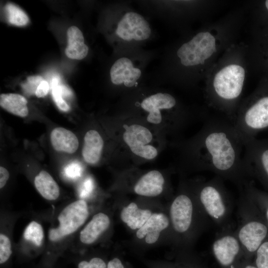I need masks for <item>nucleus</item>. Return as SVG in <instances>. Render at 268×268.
Instances as JSON below:
<instances>
[{
  "label": "nucleus",
  "instance_id": "36",
  "mask_svg": "<svg viewBox=\"0 0 268 268\" xmlns=\"http://www.w3.org/2000/svg\"><path fill=\"white\" fill-rule=\"evenodd\" d=\"M244 268H257L256 266H254L251 265H246Z\"/></svg>",
  "mask_w": 268,
  "mask_h": 268
},
{
  "label": "nucleus",
  "instance_id": "30",
  "mask_svg": "<svg viewBox=\"0 0 268 268\" xmlns=\"http://www.w3.org/2000/svg\"><path fill=\"white\" fill-rule=\"evenodd\" d=\"M43 80L42 77L39 75L30 76L27 78L26 82L22 84V87L26 93L35 94L38 85Z\"/></svg>",
  "mask_w": 268,
  "mask_h": 268
},
{
  "label": "nucleus",
  "instance_id": "2",
  "mask_svg": "<svg viewBox=\"0 0 268 268\" xmlns=\"http://www.w3.org/2000/svg\"><path fill=\"white\" fill-rule=\"evenodd\" d=\"M223 180L215 176L209 180L197 181L192 190L201 209L221 230L231 228L232 199Z\"/></svg>",
  "mask_w": 268,
  "mask_h": 268
},
{
  "label": "nucleus",
  "instance_id": "33",
  "mask_svg": "<svg viewBox=\"0 0 268 268\" xmlns=\"http://www.w3.org/2000/svg\"><path fill=\"white\" fill-rule=\"evenodd\" d=\"M50 89V85L49 83L43 80L38 85L35 91V95L38 97H44L47 95Z\"/></svg>",
  "mask_w": 268,
  "mask_h": 268
},
{
  "label": "nucleus",
  "instance_id": "24",
  "mask_svg": "<svg viewBox=\"0 0 268 268\" xmlns=\"http://www.w3.org/2000/svg\"><path fill=\"white\" fill-rule=\"evenodd\" d=\"M5 10L8 22L16 26H24L29 22L26 13L15 4L8 2L5 6Z\"/></svg>",
  "mask_w": 268,
  "mask_h": 268
},
{
  "label": "nucleus",
  "instance_id": "32",
  "mask_svg": "<svg viewBox=\"0 0 268 268\" xmlns=\"http://www.w3.org/2000/svg\"><path fill=\"white\" fill-rule=\"evenodd\" d=\"M93 189V182L90 178L84 180L81 184L79 190V197L82 199L87 197L91 193Z\"/></svg>",
  "mask_w": 268,
  "mask_h": 268
},
{
  "label": "nucleus",
  "instance_id": "34",
  "mask_svg": "<svg viewBox=\"0 0 268 268\" xmlns=\"http://www.w3.org/2000/svg\"><path fill=\"white\" fill-rule=\"evenodd\" d=\"M9 177L7 170L2 166L0 167V188H2L6 184Z\"/></svg>",
  "mask_w": 268,
  "mask_h": 268
},
{
  "label": "nucleus",
  "instance_id": "12",
  "mask_svg": "<svg viewBox=\"0 0 268 268\" xmlns=\"http://www.w3.org/2000/svg\"><path fill=\"white\" fill-rule=\"evenodd\" d=\"M213 254L223 267L235 268L236 258L243 254L241 245L231 228L221 230L212 244Z\"/></svg>",
  "mask_w": 268,
  "mask_h": 268
},
{
  "label": "nucleus",
  "instance_id": "35",
  "mask_svg": "<svg viewBox=\"0 0 268 268\" xmlns=\"http://www.w3.org/2000/svg\"><path fill=\"white\" fill-rule=\"evenodd\" d=\"M107 268H125V267L119 259L115 258L108 262Z\"/></svg>",
  "mask_w": 268,
  "mask_h": 268
},
{
  "label": "nucleus",
  "instance_id": "5",
  "mask_svg": "<svg viewBox=\"0 0 268 268\" xmlns=\"http://www.w3.org/2000/svg\"><path fill=\"white\" fill-rule=\"evenodd\" d=\"M121 139L134 156L147 160L155 158L159 151L157 136L145 125L137 122H128L121 128Z\"/></svg>",
  "mask_w": 268,
  "mask_h": 268
},
{
  "label": "nucleus",
  "instance_id": "19",
  "mask_svg": "<svg viewBox=\"0 0 268 268\" xmlns=\"http://www.w3.org/2000/svg\"><path fill=\"white\" fill-rule=\"evenodd\" d=\"M50 140L56 150L67 153L75 152L79 145L75 134L70 131L62 127L56 128L52 130Z\"/></svg>",
  "mask_w": 268,
  "mask_h": 268
},
{
  "label": "nucleus",
  "instance_id": "21",
  "mask_svg": "<svg viewBox=\"0 0 268 268\" xmlns=\"http://www.w3.org/2000/svg\"><path fill=\"white\" fill-rule=\"evenodd\" d=\"M152 213L147 209H140L134 202L124 207L121 212V218L131 229L141 228Z\"/></svg>",
  "mask_w": 268,
  "mask_h": 268
},
{
  "label": "nucleus",
  "instance_id": "26",
  "mask_svg": "<svg viewBox=\"0 0 268 268\" xmlns=\"http://www.w3.org/2000/svg\"><path fill=\"white\" fill-rule=\"evenodd\" d=\"M51 87L53 99L58 107L62 111L67 112L70 108L67 103L63 99L62 95V87L60 83L58 77H54L51 81Z\"/></svg>",
  "mask_w": 268,
  "mask_h": 268
},
{
  "label": "nucleus",
  "instance_id": "28",
  "mask_svg": "<svg viewBox=\"0 0 268 268\" xmlns=\"http://www.w3.org/2000/svg\"><path fill=\"white\" fill-rule=\"evenodd\" d=\"M12 254L11 244L9 238L3 233L0 234V263H5Z\"/></svg>",
  "mask_w": 268,
  "mask_h": 268
},
{
  "label": "nucleus",
  "instance_id": "3",
  "mask_svg": "<svg viewBox=\"0 0 268 268\" xmlns=\"http://www.w3.org/2000/svg\"><path fill=\"white\" fill-rule=\"evenodd\" d=\"M239 201V224L234 233L243 254L250 255L257 250L268 237V225L260 211L243 191Z\"/></svg>",
  "mask_w": 268,
  "mask_h": 268
},
{
  "label": "nucleus",
  "instance_id": "11",
  "mask_svg": "<svg viewBox=\"0 0 268 268\" xmlns=\"http://www.w3.org/2000/svg\"><path fill=\"white\" fill-rule=\"evenodd\" d=\"M177 101L172 95L159 92L144 98L140 106L145 113L147 122L153 126H161L167 124L165 114L175 109Z\"/></svg>",
  "mask_w": 268,
  "mask_h": 268
},
{
  "label": "nucleus",
  "instance_id": "13",
  "mask_svg": "<svg viewBox=\"0 0 268 268\" xmlns=\"http://www.w3.org/2000/svg\"><path fill=\"white\" fill-rule=\"evenodd\" d=\"M151 30L148 22L140 14L133 11L126 12L119 21L116 35L126 41H140L148 39Z\"/></svg>",
  "mask_w": 268,
  "mask_h": 268
},
{
  "label": "nucleus",
  "instance_id": "18",
  "mask_svg": "<svg viewBox=\"0 0 268 268\" xmlns=\"http://www.w3.org/2000/svg\"><path fill=\"white\" fill-rule=\"evenodd\" d=\"M110 224V220L106 214L96 213L81 231L80 241L86 245L93 243L108 228Z\"/></svg>",
  "mask_w": 268,
  "mask_h": 268
},
{
  "label": "nucleus",
  "instance_id": "31",
  "mask_svg": "<svg viewBox=\"0 0 268 268\" xmlns=\"http://www.w3.org/2000/svg\"><path fill=\"white\" fill-rule=\"evenodd\" d=\"M105 262L101 258L95 257L89 262L82 261L78 265V268H107Z\"/></svg>",
  "mask_w": 268,
  "mask_h": 268
},
{
  "label": "nucleus",
  "instance_id": "10",
  "mask_svg": "<svg viewBox=\"0 0 268 268\" xmlns=\"http://www.w3.org/2000/svg\"><path fill=\"white\" fill-rule=\"evenodd\" d=\"M243 161L250 176L257 177L268 187V141H260L254 137L243 139Z\"/></svg>",
  "mask_w": 268,
  "mask_h": 268
},
{
  "label": "nucleus",
  "instance_id": "27",
  "mask_svg": "<svg viewBox=\"0 0 268 268\" xmlns=\"http://www.w3.org/2000/svg\"><path fill=\"white\" fill-rule=\"evenodd\" d=\"M256 265L257 268H268V237L257 250Z\"/></svg>",
  "mask_w": 268,
  "mask_h": 268
},
{
  "label": "nucleus",
  "instance_id": "16",
  "mask_svg": "<svg viewBox=\"0 0 268 268\" xmlns=\"http://www.w3.org/2000/svg\"><path fill=\"white\" fill-rule=\"evenodd\" d=\"M169 219L163 213H154L151 214L144 225L136 233L138 239L145 238L148 244L155 243L158 239L161 231L169 227Z\"/></svg>",
  "mask_w": 268,
  "mask_h": 268
},
{
  "label": "nucleus",
  "instance_id": "29",
  "mask_svg": "<svg viewBox=\"0 0 268 268\" xmlns=\"http://www.w3.org/2000/svg\"><path fill=\"white\" fill-rule=\"evenodd\" d=\"M82 171L83 169L80 163L73 161L65 167L64 174L67 178L75 180L81 176Z\"/></svg>",
  "mask_w": 268,
  "mask_h": 268
},
{
  "label": "nucleus",
  "instance_id": "9",
  "mask_svg": "<svg viewBox=\"0 0 268 268\" xmlns=\"http://www.w3.org/2000/svg\"><path fill=\"white\" fill-rule=\"evenodd\" d=\"M216 51L215 38L208 32H200L177 50L181 63L190 67L203 64Z\"/></svg>",
  "mask_w": 268,
  "mask_h": 268
},
{
  "label": "nucleus",
  "instance_id": "15",
  "mask_svg": "<svg viewBox=\"0 0 268 268\" xmlns=\"http://www.w3.org/2000/svg\"><path fill=\"white\" fill-rule=\"evenodd\" d=\"M165 180L159 171H149L142 175L134 187V192L139 196L154 197L160 195L164 189Z\"/></svg>",
  "mask_w": 268,
  "mask_h": 268
},
{
  "label": "nucleus",
  "instance_id": "4",
  "mask_svg": "<svg viewBox=\"0 0 268 268\" xmlns=\"http://www.w3.org/2000/svg\"><path fill=\"white\" fill-rule=\"evenodd\" d=\"M170 218L174 231L180 235L198 233L206 230L210 220L201 209L192 193L182 192L172 201L169 210Z\"/></svg>",
  "mask_w": 268,
  "mask_h": 268
},
{
  "label": "nucleus",
  "instance_id": "37",
  "mask_svg": "<svg viewBox=\"0 0 268 268\" xmlns=\"http://www.w3.org/2000/svg\"><path fill=\"white\" fill-rule=\"evenodd\" d=\"M266 6L268 10V0L266 1Z\"/></svg>",
  "mask_w": 268,
  "mask_h": 268
},
{
  "label": "nucleus",
  "instance_id": "25",
  "mask_svg": "<svg viewBox=\"0 0 268 268\" xmlns=\"http://www.w3.org/2000/svg\"><path fill=\"white\" fill-rule=\"evenodd\" d=\"M44 231L41 225L35 221L31 222L26 227L23 236L37 246H40L44 239Z\"/></svg>",
  "mask_w": 268,
  "mask_h": 268
},
{
  "label": "nucleus",
  "instance_id": "8",
  "mask_svg": "<svg viewBox=\"0 0 268 268\" xmlns=\"http://www.w3.org/2000/svg\"><path fill=\"white\" fill-rule=\"evenodd\" d=\"M89 215L88 208L84 200H79L66 206L60 213L59 226L49 230V239L58 241L76 231L85 222Z\"/></svg>",
  "mask_w": 268,
  "mask_h": 268
},
{
  "label": "nucleus",
  "instance_id": "1",
  "mask_svg": "<svg viewBox=\"0 0 268 268\" xmlns=\"http://www.w3.org/2000/svg\"><path fill=\"white\" fill-rule=\"evenodd\" d=\"M183 149L185 162L192 169L213 172L241 191L250 182L242 156L244 140L232 121H206Z\"/></svg>",
  "mask_w": 268,
  "mask_h": 268
},
{
  "label": "nucleus",
  "instance_id": "14",
  "mask_svg": "<svg viewBox=\"0 0 268 268\" xmlns=\"http://www.w3.org/2000/svg\"><path fill=\"white\" fill-rule=\"evenodd\" d=\"M110 75L113 84H123L126 87H132L137 83L141 71L134 66L130 59L123 57L117 60L112 65Z\"/></svg>",
  "mask_w": 268,
  "mask_h": 268
},
{
  "label": "nucleus",
  "instance_id": "6",
  "mask_svg": "<svg viewBox=\"0 0 268 268\" xmlns=\"http://www.w3.org/2000/svg\"><path fill=\"white\" fill-rule=\"evenodd\" d=\"M232 122L243 139L253 138L259 131L268 128V96L245 107Z\"/></svg>",
  "mask_w": 268,
  "mask_h": 268
},
{
  "label": "nucleus",
  "instance_id": "22",
  "mask_svg": "<svg viewBox=\"0 0 268 268\" xmlns=\"http://www.w3.org/2000/svg\"><path fill=\"white\" fill-rule=\"evenodd\" d=\"M34 185L40 194L47 200H56L60 196L58 185L46 171H40L35 177Z\"/></svg>",
  "mask_w": 268,
  "mask_h": 268
},
{
  "label": "nucleus",
  "instance_id": "7",
  "mask_svg": "<svg viewBox=\"0 0 268 268\" xmlns=\"http://www.w3.org/2000/svg\"><path fill=\"white\" fill-rule=\"evenodd\" d=\"M245 75V69L239 65L232 64L223 67L213 81V91L216 98L224 103L234 102L241 94Z\"/></svg>",
  "mask_w": 268,
  "mask_h": 268
},
{
  "label": "nucleus",
  "instance_id": "20",
  "mask_svg": "<svg viewBox=\"0 0 268 268\" xmlns=\"http://www.w3.org/2000/svg\"><path fill=\"white\" fill-rule=\"evenodd\" d=\"M67 45L65 50L66 56L71 59L82 60L88 54L89 48L84 43L82 32L77 27L72 26L67 30Z\"/></svg>",
  "mask_w": 268,
  "mask_h": 268
},
{
  "label": "nucleus",
  "instance_id": "17",
  "mask_svg": "<svg viewBox=\"0 0 268 268\" xmlns=\"http://www.w3.org/2000/svg\"><path fill=\"white\" fill-rule=\"evenodd\" d=\"M103 147L104 140L99 132L95 130L87 131L82 150L84 161L91 165L97 164L101 159Z\"/></svg>",
  "mask_w": 268,
  "mask_h": 268
},
{
  "label": "nucleus",
  "instance_id": "23",
  "mask_svg": "<svg viewBox=\"0 0 268 268\" xmlns=\"http://www.w3.org/2000/svg\"><path fill=\"white\" fill-rule=\"evenodd\" d=\"M27 101L23 96L16 93L1 94L0 105L8 112L21 117H25L28 115Z\"/></svg>",
  "mask_w": 268,
  "mask_h": 268
}]
</instances>
